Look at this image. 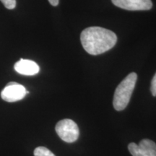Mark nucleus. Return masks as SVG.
<instances>
[{
    "mask_svg": "<svg viewBox=\"0 0 156 156\" xmlns=\"http://www.w3.org/2000/svg\"><path fill=\"white\" fill-rule=\"evenodd\" d=\"M82 46L91 55L108 51L116 45L117 36L114 32L101 27H90L81 33Z\"/></svg>",
    "mask_w": 156,
    "mask_h": 156,
    "instance_id": "1",
    "label": "nucleus"
},
{
    "mask_svg": "<svg viewBox=\"0 0 156 156\" xmlns=\"http://www.w3.org/2000/svg\"><path fill=\"white\" fill-rule=\"evenodd\" d=\"M136 79V74L132 73L126 76L117 86L113 100V105L116 111H123L127 106L135 87Z\"/></svg>",
    "mask_w": 156,
    "mask_h": 156,
    "instance_id": "2",
    "label": "nucleus"
},
{
    "mask_svg": "<svg viewBox=\"0 0 156 156\" xmlns=\"http://www.w3.org/2000/svg\"><path fill=\"white\" fill-rule=\"evenodd\" d=\"M56 132L63 141L73 143L77 140L80 135L79 128L77 124L72 119H62L56 124Z\"/></svg>",
    "mask_w": 156,
    "mask_h": 156,
    "instance_id": "3",
    "label": "nucleus"
},
{
    "mask_svg": "<svg viewBox=\"0 0 156 156\" xmlns=\"http://www.w3.org/2000/svg\"><path fill=\"white\" fill-rule=\"evenodd\" d=\"M28 93L25 87L20 84L11 82L6 85L1 92V97L4 101L12 103L22 100Z\"/></svg>",
    "mask_w": 156,
    "mask_h": 156,
    "instance_id": "4",
    "label": "nucleus"
},
{
    "mask_svg": "<svg viewBox=\"0 0 156 156\" xmlns=\"http://www.w3.org/2000/svg\"><path fill=\"white\" fill-rule=\"evenodd\" d=\"M128 149L132 156H156V144L148 139H144L139 144L131 142Z\"/></svg>",
    "mask_w": 156,
    "mask_h": 156,
    "instance_id": "5",
    "label": "nucleus"
},
{
    "mask_svg": "<svg viewBox=\"0 0 156 156\" xmlns=\"http://www.w3.org/2000/svg\"><path fill=\"white\" fill-rule=\"evenodd\" d=\"M115 6L129 11L150 10L153 7L151 0H112Z\"/></svg>",
    "mask_w": 156,
    "mask_h": 156,
    "instance_id": "6",
    "label": "nucleus"
},
{
    "mask_svg": "<svg viewBox=\"0 0 156 156\" xmlns=\"http://www.w3.org/2000/svg\"><path fill=\"white\" fill-rule=\"evenodd\" d=\"M14 68L17 73L23 75L32 76L38 73L40 68L36 62L29 59L20 58L15 63Z\"/></svg>",
    "mask_w": 156,
    "mask_h": 156,
    "instance_id": "7",
    "label": "nucleus"
},
{
    "mask_svg": "<svg viewBox=\"0 0 156 156\" xmlns=\"http://www.w3.org/2000/svg\"><path fill=\"white\" fill-rule=\"evenodd\" d=\"M35 156H56L50 151L48 148L45 147H38L34 150Z\"/></svg>",
    "mask_w": 156,
    "mask_h": 156,
    "instance_id": "8",
    "label": "nucleus"
},
{
    "mask_svg": "<svg viewBox=\"0 0 156 156\" xmlns=\"http://www.w3.org/2000/svg\"><path fill=\"white\" fill-rule=\"evenodd\" d=\"M4 6L8 9H12L16 7V0H0Z\"/></svg>",
    "mask_w": 156,
    "mask_h": 156,
    "instance_id": "9",
    "label": "nucleus"
},
{
    "mask_svg": "<svg viewBox=\"0 0 156 156\" xmlns=\"http://www.w3.org/2000/svg\"><path fill=\"white\" fill-rule=\"evenodd\" d=\"M151 90L153 96H156V73L151 81Z\"/></svg>",
    "mask_w": 156,
    "mask_h": 156,
    "instance_id": "10",
    "label": "nucleus"
},
{
    "mask_svg": "<svg viewBox=\"0 0 156 156\" xmlns=\"http://www.w3.org/2000/svg\"><path fill=\"white\" fill-rule=\"evenodd\" d=\"M48 2H49V3L52 6H54V7H56V6H57L58 5L59 0H48Z\"/></svg>",
    "mask_w": 156,
    "mask_h": 156,
    "instance_id": "11",
    "label": "nucleus"
}]
</instances>
